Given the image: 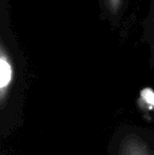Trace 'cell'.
<instances>
[{"instance_id": "cell-2", "label": "cell", "mask_w": 154, "mask_h": 155, "mask_svg": "<svg viewBox=\"0 0 154 155\" xmlns=\"http://www.w3.org/2000/svg\"><path fill=\"white\" fill-rule=\"evenodd\" d=\"M105 10L112 19H116L121 14L125 0H103Z\"/></svg>"}, {"instance_id": "cell-4", "label": "cell", "mask_w": 154, "mask_h": 155, "mask_svg": "<svg viewBox=\"0 0 154 155\" xmlns=\"http://www.w3.org/2000/svg\"><path fill=\"white\" fill-rule=\"evenodd\" d=\"M153 15H154V3H153Z\"/></svg>"}, {"instance_id": "cell-3", "label": "cell", "mask_w": 154, "mask_h": 155, "mask_svg": "<svg viewBox=\"0 0 154 155\" xmlns=\"http://www.w3.org/2000/svg\"><path fill=\"white\" fill-rule=\"evenodd\" d=\"M140 106L145 110H154V91L150 88L142 90L139 98Z\"/></svg>"}, {"instance_id": "cell-1", "label": "cell", "mask_w": 154, "mask_h": 155, "mask_svg": "<svg viewBox=\"0 0 154 155\" xmlns=\"http://www.w3.org/2000/svg\"><path fill=\"white\" fill-rule=\"evenodd\" d=\"M119 155H153V153L140 137L137 135H129L120 143Z\"/></svg>"}]
</instances>
